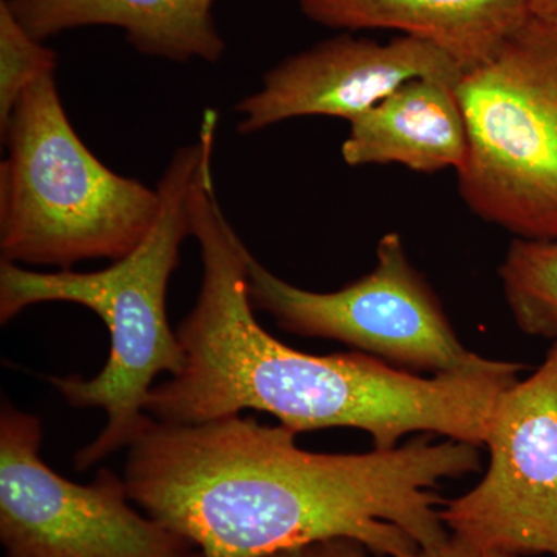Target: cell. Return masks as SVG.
Segmentation results:
<instances>
[{
	"instance_id": "5b68a950",
	"label": "cell",
	"mask_w": 557,
	"mask_h": 557,
	"mask_svg": "<svg viewBox=\"0 0 557 557\" xmlns=\"http://www.w3.org/2000/svg\"><path fill=\"white\" fill-rule=\"evenodd\" d=\"M456 91L468 138L461 199L520 239H557V25L528 17Z\"/></svg>"
},
{
	"instance_id": "6da1fadb",
	"label": "cell",
	"mask_w": 557,
	"mask_h": 557,
	"mask_svg": "<svg viewBox=\"0 0 557 557\" xmlns=\"http://www.w3.org/2000/svg\"><path fill=\"white\" fill-rule=\"evenodd\" d=\"M296 432L233 416L153 420L129 446V498L200 557H265L348 537L379 557H412L450 537L435 487L482 469L479 446L421 434L394 449L317 454Z\"/></svg>"
},
{
	"instance_id": "4fadbf2b",
	"label": "cell",
	"mask_w": 557,
	"mask_h": 557,
	"mask_svg": "<svg viewBox=\"0 0 557 557\" xmlns=\"http://www.w3.org/2000/svg\"><path fill=\"white\" fill-rule=\"evenodd\" d=\"M498 276L516 325L528 336L557 339V239L516 237Z\"/></svg>"
},
{
	"instance_id": "2e32d148",
	"label": "cell",
	"mask_w": 557,
	"mask_h": 557,
	"mask_svg": "<svg viewBox=\"0 0 557 557\" xmlns=\"http://www.w3.org/2000/svg\"><path fill=\"white\" fill-rule=\"evenodd\" d=\"M412 557H478L474 549L450 536L445 544L432 548H420Z\"/></svg>"
},
{
	"instance_id": "7c38bea8",
	"label": "cell",
	"mask_w": 557,
	"mask_h": 557,
	"mask_svg": "<svg viewBox=\"0 0 557 557\" xmlns=\"http://www.w3.org/2000/svg\"><path fill=\"white\" fill-rule=\"evenodd\" d=\"M454 84L410 79L351 121L344 139L348 166L401 164L410 171L458 170L467 157V123Z\"/></svg>"
},
{
	"instance_id": "e0dca14e",
	"label": "cell",
	"mask_w": 557,
	"mask_h": 557,
	"mask_svg": "<svg viewBox=\"0 0 557 557\" xmlns=\"http://www.w3.org/2000/svg\"><path fill=\"white\" fill-rule=\"evenodd\" d=\"M531 17L557 25V0H527Z\"/></svg>"
},
{
	"instance_id": "7a4b0ae2",
	"label": "cell",
	"mask_w": 557,
	"mask_h": 557,
	"mask_svg": "<svg viewBox=\"0 0 557 557\" xmlns=\"http://www.w3.org/2000/svg\"><path fill=\"white\" fill-rule=\"evenodd\" d=\"M189 214L201 287L177 329L186 368L150 391L145 410L152 420L203 424L255 409L296 434L361 429L373 449L397 448L417 432L485 446L498 398L518 383L522 364L490 359L421 379L362 351L317 357L293 350L256 321L245 244L220 208L212 164L197 174Z\"/></svg>"
},
{
	"instance_id": "30bf717a",
	"label": "cell",
	"mask_w": 557,
	"mask_h": 557,
	"mask_svg": "<svg viewBox=\"0 0 557 557\" xmlns=\"http://www.w3.org/2000/svg\"><path fill=\"white\" fill-rule=\"evenodd\" d=\"M314 24L428 40L463 70L490 60L530 17L527 0H299Z\"/></svg>"
},
{
	"instance_id": "277c9868",
	"label": "cell",
	"mask_w": 557,
	"mask_h": 557,
	"mask_svg": "<svg viewBox=\"0 0 557 557\" xmlns=\"http://www.w3.org/2000/svg\"><path fill=\"white\" fill-rule=\"evenodd\" d=\"M2 260L72 270L126 258L159 218V189L109 170L73 127L57 73L22 95L0 129Z\"/></svg>"
},
{
	"instance_id": "8992f818",
	"label": "cell",
	"mask_w": 557,
	"mask_h": 557,
	"mask_svg": "<svg viewBox=\"0 0 557 557\" xmlns=\"http://www.w3.org/2000/svg\"><path fill=\"white\" fill-rule=\"evenodd\" d=\"M244 256L252 307L273 317L285 332L339 341L397 368L434 375L490 361L460 343L397 233L380 240L375 269L332 293L295 287L267 270L247 247Z\"/></svg>"
},
{
	"instance_id": "9c48e42d",
	"label": "cell",
	"mask_w": 557,
	"mask_h": 557,
	"mask_svg": "<svg viewBox=\"0 0 557 557\" xmlns=\"http://www.w3.org/2000/svg\"><path fill=\"white\" fill-rule=\"evenodd\" d=\"M463 72L428 40L401 35L383 44L344 32L270 69L259 90L237 102V132L258 134L300 116H333L351 123L410 79L457 86Z\"/></svg>"
},
{
	"instance_id": "9a60e30c",
	"label": "cell",
	"mask_w": 557,
	"mask_h": 557,
	"mask_svg": "<svg viewBox=\"0 0 557 557\" xmlns=\"http://www.w3.org/2000/svg\"><path fill=\"white\" fill-rule=\"evenodd\" d=\"M369 549L348 537L324 539V541L309 542L265 557H368Z\"/></svg>"
},
{
	"instance_id": "5bb4252c",
	"label": "cell",
	"mask_w": 557,
	"mask_h": 557,
	"mask_svg": "<svg viewBox=\"0 0 557 557\" xmlns=\"http://www.w3.org/2000/svg\"><path fill=\"white\" fill-rule=\"evenodd\" d=\"M57 51L44 46L17 21L7 0H0V129L22 95L49 73H57Z\"/></svg>"
},
{
	"instance_id": "ba28073f",
	"label": "cell",
	"mask_w": 557,
	"mask_h": 557,
	"mask_svg": "<svg viewBox=\"0 0 557 557\" xmlns=\"http://www.w3.org/2000/svg\"><path fill=\"white\" fill-rule=\"evenodd\" d=\"M485 446L490 467L479 485L440 509L450 536L478 555L557 557V339L500 395Z\"/></svg>"
},
{
	"instance_id": "52a82bcc",
	"label": "cell",
	"mask_w": 557,
	"mask_h": 557,
	"mask_svg": "<svg viewBox=\"0 0 557 557\" xmlns=\"http://www.w3.org/2000/svg\"><path fill=\"white\" fill-rule=\"evenodd\" d=\"M39 418L3 401L0 412V541L5 557H200L171 528L129 505L126 482L100 469L89 485L39 456Z\"/></svg>"
},
{
	"instance_id": "3957f363",
	"label": "cell",
	"mask_w": 557,
	"mask_h": 557,
	"mask_svg": "<svg viewBox=\"0 0 557 557\" xmlns=\"http://www.w3.org/2000/svg\"><path fill=\"white\" fill-rule=\"evenodd\" d=\"M218 127V110H205L199 138L175 150L157 185L159 218L126 258L91 273H36L0 260L2 324L36 304L72 302L97 313L109 329L110 355L101 373L91 380L50 379L72 408L108 413L101 434L76 453L78 471L129 448L153 421L145 410L153 380L186 368L185 348L168 319V288L190 236V190L201 163L214 152Z\"/></svg>"
},
{
	"instance_id": "8fae6325",
	"label": "cell",
	"mask_w": 557,
	"mask_h": 557,
	"mask_svg": "<svg viewBox=\"0 0 557 557\" xmlns=\"http://www.w3.org/2000/svg\"><path fill=\"white\" fill-rule=\"evenodd\" d=\"M36 39L81 27H116L145 57L218 64L226 42L215 22L218 0H7Z\"/></svg>"
},
{
	"instance_id": "ac0fdd59",
	"label": "cell",
	"mask_w": 557,
	"mask_h": 557,
	"mask_svg": "<svg viewBox=\"0 0 557 557\" xmlns=\"http://www.w3.org/2000/svg\"><path fill=\"white\" fill-rule=\"evenodd\" d=\"M478 557H519V556L509 555V553H505V552H483V553H479Z\"/></svg>"
}]
</instances>
